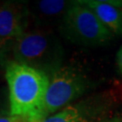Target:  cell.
Instances as JSON below:
<instances>
[{
	"label": "cell",
	"instance_id": "obj_6",
	"mask_svg": "<svg viewBox=\"0 0 122 122\" xmlns=\"http://www.w3.org/2000/svg\"><path fill=\"white\" fill-rule=\"evenodd\" d=\"M92 10L112 35H122V9L106 1H81Z\"/></svg>",
	"mask_w": 122,
	"mask_h": 122
},
{
	"label": "cell",
	"instance_id": "obj_8",
	"mask_svg": "<svg viewBox=\"0 0 122 122\" xmlns=\"http://www.w3.org/2000/svg\"><path fill=\"white\" fill-rule=\"evenodd\" d=\"M43 122H89V119L80 108L67 106L60 112L48 117Z\"/></svg>",
	"mask_w": 122,
	"mask_h": 122
},
{
	"label": "cell",
	"instance_id": "obj_2",
	"mask_svg": "<svg viewBox=\"0 0 122 122\" xmlns=\"http://www.w3.org/2000/svg\"><path fill=\"white\" fill-rule=\"evenodd\" d=\"M15 61L52 76L61 68L62 50L59 41L48 30H26L12 44Z\"/></svg>",
	"mask_w": 122,
	"mask_h": 122
},
{
	"label": "cell",
	"instance_id": "obj_3",
	"mask_svg": "<svg viewBox=\"0 0 122 122\" xmlns=\"http://www.w3.org/2000/svg\"><path fill=\"white\" fill-rule=\"evenodd\" d=\"M61 30L71 42L83 45H100L113 35L97 15L81 2L70 5L61 20Z\"/></svg>",
	"mask_w": 122,
	"mask_h": 122
},
{
	"label": "cell",
	"instance_id": "obj_7",
	"mask_svg": "<svg viewBox=\"0 0 122 122\" xmlns=\"http://www.w3.org/2000/svg\"><path fill=\"white\" fill-rule=\"evenodd\" d=\"M71 4V3L69 4V2L62 0H43L35 2L29 12L33 14L35 17L44 20H50L58 16L63 18Z\"/></svg>",
	"mask_w": 122,
	"mask_h": 122
},
{
	"label": "cell",
	"instance_id": "obj_9",
	"mask_svg": "<svg viewBox=\"0 0 122 122\" xmlns=\"http://www.w3.org/2000/svg\"><path fill=\"white\" fill-rule=\"evenodd\" d=\"M0 122H25L24 119H22L19 117H5V118H0Z\"/></svg>",
	"mask_w": 122,
	"mask_h": 122
},
{
	"label": "cell",
	"instance_id": "obj_11",
	"mask_svg": "<svg viewBox=\"0 0 122 122\" xmlns=\"http://www.w3.org/2000/svg\"><path fill=\"white\" fill-rule=\"evenodd\" d=\"M5 51H6V47L0 43V66L2 65V63H3L5 61Z\"/></svg>",
	"mask_w": 122,
	"mask_h": 122
},
{
	"label": "cell",
	"instance_id": "obj_4",
	"mask_svg": "<svg viewBox=\"0 0 122 122\" xmlns=\"http://www.w3.org/2000/svg\"><path fill=\"white\" fill-rule=\"evenodd\" d=\"M86 80L71 67H61L52 74L44 99L43 121L50 114L70 104L86 91Z\"/></svg>",
	"mask_w": 122,
	"mask_h": 122
},
{
	"label": "cell",
	"instance_id": "obj_10",
	"mask_svg": "<svg viewBox=\"0 0 122 122\" xmlns=\"http://www.w3.org/2000/svg\"><path fill=\"white\" fill-rule=\"evenodd\" d=\"M117 63H118V70H119L122 75V46L120 47V49L118 50V53H117Z\"/></svg>",
	"mask_w": 122,
	"mask_h": 122
},
{
	"label": "cell",
	"instance_id": "obj_5",
	"mask_svg": "<svg viewBox=\"0 0 122 122\" xmlns=\"http://www.w3.org/2000/svg\"><path fill=\"white\" fill-rule=\"evenodd\" d=\"M29 10L17 3L0 6V43L7 47L27 30Z\"/></svg>",
	"mask_w": 122,
	"mask_h": 122
},
{
	"label": "cell",
	"instance_id": "obj_12",
	"mask_svg": "<svg viewBox=\"0 0 122 122\" xmlns=\"http://www.w3.org/2000/svg\"><path fill=\"white\" fill-rule=\"evenodd\" d=\"M106 122H122V118H115L110 119V120H108V121Z\"/></svg>",
	"mask_w": 122,
	"mask_h": 122
},
{
	"label": "cell",
	"instance_id": "obj_1",
	"mask_svg": "<svg viewBox=\"0 0 122 122\" xmlns=\"http://www.w3.org/2000/svg\"><path fill=\"white\" fill-rule=\"evenodd\" d=\"M11 116L25 122H43L42 113L50 79L46 73L16 61L5 69Z\"/></svg>",
	"mask_w": 122,
	"mask_h": 122
}]
</instances>
